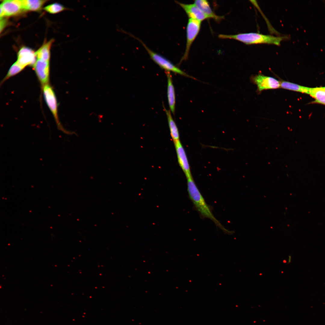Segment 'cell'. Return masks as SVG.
Listing matches in <instances>:
<instances>
[{"mask_svg": "<svg viewBox=\"0 0 325 325\" xmlns=\"http://www.w3.org/2000/svg\"><path fill=\"white\" fill-rule=\"evenodd\" d=\"M24 68L18 64L16 62L11 66L2 82L21 72Z\"/></svg>", "mask_w": 325, "mask_h": 325, "instance_id": "obj_20", "label": "cell"}, {"mask_svg": "<svg viewBox=\"0 0 325 325\" xmlns=\"http://www.w3.org/2000/svg\"><path fill=\"white\" fill-rule=\"evenodd\" d=\"M201 22L189 18L186 27V44L184 53L179 63L187 60L190 49L200 30Z\"/></svg>", "mask_w": 325, "mask_h": 325, "instance_id": "obj_4", "label": "cell"}, {"mask_svg": "<svg viewBox=\"0 0 325 325\" xmlns=\"http://www.w3.org/2000/svg\"><path fill=\"white\" fill-rule=\"evenodd\" d=\"M0 18L14 16L24 11L22 0L3 1L0 6Z\"/></svg>", "mask_w": 325, "mask_h": 325, "instance_id": "obj_6", "label": "cell"}, {"mask_svg": "<svg viewBox=\"0 0 325 325\" xmlns=\"http://www.w3.org/2000/svg\"><path fill=\"white\" fill-rule=\"evenodd\" d=\"M175 2L184 10L189 18L201 22L210 18L194 3L187 4L177 1Z\"/></svg>", "mask_w": 325, "mask_h": 325, "instance_id": "obj_11", "label": "cell"}, {"mask_svg": "<svg viewBox=\"0 0 325 325\" xmlns=\"http://www.w3.org/2000/svg\"><path fill=\"white\" fill-rule=\"evenodd\" d=\"M47 1L43 0H22L24 11H39Z\"/></svg>", "mask_w": 325, "mask_h": 325, "instance_id": "obj_18", "label": "cell"}, {"mask_svg": "<svg viewBox=\"0 0 325 325\" xmlns=\"http://www.w3.org/2000/svg\"><path fill=\"white\" fill-rule=\"evenodd\" d=\"M194 4L210 18H211L216 21H219L224 18V16H219L215 13L211 9L209 3L207 0H195Z\"/></svg>", "mask_w": 325, "mask_h": 325, "instance_id": "obj_13", "label": "cell"}, {"mask_svg": "<svg viewBox=\"0 0 325 325\" xmlns=\"http://www.w3.org/2000/svg\"><path fill=\"white\" fill-rule=\"evenodd\" d=\"M35 52L26 47L21 48L17 54L16 62L24 68L26 66L33 65L36 62Z\"/></svg>", "mask_w": 325, "mask_h": 325, "instance_id": "obj_8", "label": "cell"}, {"mask_svg": "<svg viewBox=\"0 0 325 325\" xmlns=\"http://www.w3.org/2000/svg\"><path fill=\"white\" fill-rule=\"evenodd\" d=\"M323 88H324V89H325V87H323Z\"/></svg>", "mask_w": 325, "mask_h": 325, "instance_id": "obj_23", "label": "cell"}, {"mask_svg": "<svg viewBox=\"0 0 325 325\" xmlns=\"http://www.w3.org/2000/svg\"><path fill=\"white\" fill-rule=\"evenodd\" d=\"M250 80L257 87V92L260 93L265 90L277 89L280 88V80L261 73L252 76Z\"/></svg>", "mask_w": 325, "mask_h": 325, "instance_id": "obj_5", "label": "cell"}, {"mask_svg": "<svg viewBox=\"0 0 325 325\" xmlns=\"http://www.w3.org/2000/svg\"><path fill=\"white\" fill-rule=\"evenodd\" d=\"M130 36L137 39L142 44L153 60L160 68L165 70L166 72H172L183 76L195 79L193 77L189 76L182 70L164 57L151 50L139 39L132 34H130Z\"/></svg>", "mask_w": 325, "mask_h": 325, "instance_id": "obj_3", "label": "cell"}, {"mask_svg": "<svg viewBox=\"0 0 325 325\" xmlns=\"http://www.w3.org/2000/svg\"><path fill=\"white\" fill-rule=\"evenodd\" d=\"M44 9L47 12L52 14L57 13L65 10H70L58 3L48 5L45 7Z\"/></svg>", "mask_w": 325, "mask_h": 325, "instance_id": "obj_19", "label": "cell"}, {"mask_svg": "<svg viewBox=\"0 0 325 325\" xmlns=\"http://www.w3.org/2000/svg\"><path fill=\"white\" fill-rule=\"evenodd\" d=\"M218 37L221 39H233L246 45L268 44L279 46L281 42L288 39L287 36H274L255 32L240 33L234 35L220 34Z\"/></svg>", "mask_w": 325, "mask_h": 325, "instance_id": "obj_2", "label": "cell"}, {"mask_svg": "<svg viewBox=\"0 0 325 325\" xmlns=\"http://www.w3.org/2000/svg\"><path fill=\"white\" fill-rule=\"evenodd\" d=\"M308 94L314 99L313 103L325 105V89L323 87L309 88Z\"/></svg>", "mask_w": 325, "mask_h": 325, "instance_id": "obj_17", "label": "cell"}, {"mask_svg": "<svg viewBox=\"0 0 325 325\" xmlns=\"http://www.w3.org/2000/svg\"><path fill=\"white\" fill-rule=\"evenodd\" d=\"M34 70L41 84H48L49 78V63L37 59L34 65Z\"/></svg>", "mask_w": 325, "mask_h": 325, "instance_id": "obj_9", "label": "cell"}, {"mask_svg": "<svg viewBox=\"0 0 325 325\" xmlns=\"http://www.w3.org/2000/svg\"><path fill=\"white\" fill-rule=\"evenodd\" d=\"M6 22L7 21L6 20L3 19V18H0V29L1 32L5 26L7 24Z\"/></svg>", "mask_w": 325, "mask_h": 325, "instance_id": "obj_21", "label": "cell"}, {"mask_svg": "<svg viewBox=\"0 0 325 325\" xmlns=\"http://www.w3.org/2000/svg\"><path fill=\"white\" fill-rule=\"evenodd\" d=\"M164 108L166 114L169 126L171 137L174 143L179 141V135L177 126L173 120L170 110L166 109L163 106Z\"/></svg>", "mask_w": 325, "mask_h": 325, "instance_id": "obj_15", "label": "cell"}, {"mask_svg": "<svg viewBox=\"0 0 325 325\" xmlns=\"http://www.w3.org/2000/svg\"><path fill=\"white\" fill-rule=\"evenodd\" d=\"M174 143L178 163L186 178L192 176L190 167L184 149L180 140Z\"/></svg>", "mask_w": 325, "mask_h": 325, "instance_id": "obj_10", "label": "cell"}, {"mask_svg": "<svg viewBox=\"0 0 325 325\" xmlns=\"http://www.w3.org/2000/svg\"><path fill=\"white\" fill-rule=\"evenodd\" d=\"M43 93L46 102L56 121H58L57 104L55 93L48 84L43 86Z\"/></svg>", "mask_w": 325, "mask_h": 325, "instance_id": "obj_7", "label": "cell"}, {"mask_svg": "<svg viewBox=\"0 0 325 325\" xmlns=\"http://www.w3.org/2000/svg\"><path fill=\"white\" fill-rule=\"evenodd\" d=\"M53 42L54 40L51 39L45 43L35 52L37 59L49 62L51 47Z\"/></svg>", "mask_w": 325, "mask_h": 325, "instance_id": "obj_14", "label": "cell"}, {"mask_svg": "<svg viewBox=\"0 0 325 325\" xmlns=\"http://www.w3.org/2000/svg\"><path fill=\"white\" fill-rule=\"evenodd\" d=\"M166 73L167 79V96L168 104L170 111L174 114L175 113V88L170 72H166Z\"/></svg>", "mask_w": 325, "mask_h": 325, "instance_id": "obj_12", "label": "cell"}, {"mask_svg": "<svg viewBox=\"0 0 325 325\" xmlns=\"http://www.w3.org/2000/svg\"><path fill=\"white\" fill-rule=\"evenodd\" d=\"M187 189L189 197L194 207L203 218H208L212 220L215 225L224 233L230 234L231 231L225 228L214 216L209 206L197 187L192 176L187 178Z\"/></svg>", "mask_w": 325, "mask_h": 325, "instance_id": "obj_1", "label": "cell"}, {"mask_svg": "<svg viewBox=\"0 0 325 325\" xmlns=\"http://www.w3.org/2000/svg\"><path fill=\"white\" fill-rule=\"evenodd\" d=\"M289 259H288V263H290V262H291V256H289Z\"/></svg>", "mask_w": 325, "mask_h": 325, "instance_id": "obj_22", "label": "cell"}, {"mask_svg": "<svg viewBox=\"0 0 325 325\" xmlns=\"http://www.w3.org/2000/svg\"><path fill=\"white\" fill-rule=\"evenodd\" d=\"M280 88L308 94L310 88L303 86L281 79H280Z\"/></svg>", "mask_w": 325, "mask_h": 325, "instance_id": "obj_16", "label": "cell"}]
</instances>
